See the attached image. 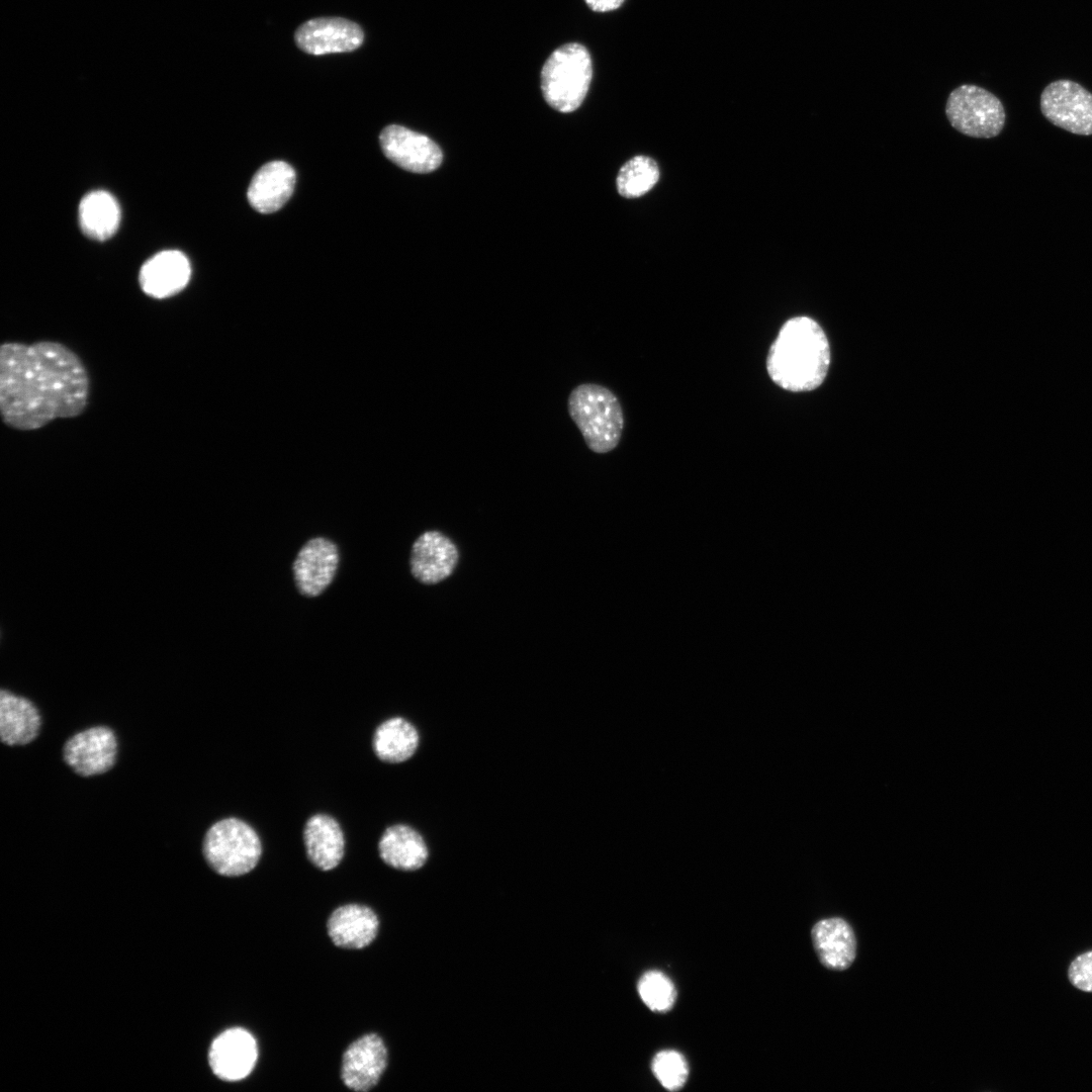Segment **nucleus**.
<instances>
[{
	"mask_svg": "<svg viewBox=\"0 0 1092 1092\" xmlns=\"http://www.w3.org/2000/svg\"><path fill=\"white\" fill-rule=\"evenodd\" d=\"M294 40L301 51L313 56L349 53L362 46L364 32L359 24L343 17H316L297 27Z\"/></svg>",
	"mask_w": 1092,
	"mask_h": 1092,
	"instance_id": "9",
	"label": "nucleus"
},
{
	"mask_svg": "<svg viewBox=\"0 0 1092 1092\" xmlns=\"http://www.w3.org/2000/svg\"><path fill=\"white\" fill-rule=\"evenodd\" d=\"M658 179L659 169L655 161L646 156H636L620 169L617 189L622 196L635 198L647 193Z\"/></svg>",
	"mask_w": 1092,
	"mask_h": 1092,
	"instance_id": "24",
	"label": "nucleus"
},
{
	"mask_svg": "<svg viewBox=\"0 0 1092 1092\" xmlns=\"http://www.w3.org/2000/svg\"><path fill=\"white\" fill-rule=\"evenodd\" d=\"M258 1060L254 1036L243 1028H230L212 1041L208 1062L213 1074L228 1082L240 1081L253 1071Z\"/></svg>",
	"mask_w": 1092,
	"mask_h": 1092,
	"instance_id": "12",
	"label": "nucleus"
},
{
	"mask_svg": "<svg viewBox=\"0 0 1092 1092\" xmlns=\"http://www.w3.org/2000/svg\"><path fill=\"white\" fill-rule=\"evenodd\" d=\"M593 75L587 50L576 42L556 49L541 71V88L546 102L560 112H571L582 103Z\"/></svg>",
	"mask_w": 1092,
	"mask_h": 1092,
	"instance_id": "4",
	"label": "nucleus"
},
{
	"mask_svg": "<svg viewBox=\"0 0 1092 1092\" xmlns=\"http://www.w3.org/2000/svg\"><path fill=\"white\" fill-rule=\"evenodd\" d=\"M78 218L82 232L89 238L104 241L117 230L120 208L108 192L96 190L86 194L79 204Z\"/></svg>",
	"mask_w": 1092,
	"mask_h": 1092,
	"instance_id": "23",
	"label": "nucleus"
},
{
	"mask_svg": "<svg viewBox=\"0 0 1092 1092\" xmlns=\"http://www.w3.org/2000/svg\"><path fill=\"white\" fill-rule=\"evenodd\" d=\"M41 717L28 699L2 690L0 693V738L9 746L32 742L39 734Z\"/></svg>",
	"mask_w": 1092,
	"mask_h": 1092,
	"instance_id": "20",
	"label": "nucleus"
},
{
	"mask_svg": "<svg viewBox=\"0 0 1092 1092\" xmlns=\"http://www.w3.org/2000/svg\"><path fill=\"white\" fill-rule=\"evenodd\" d=\"M117 747V739L111 728L93 726L75 733L65 742L63 758L78 776H99L113 767Z\"/></svg>",
	"mask_w": 1092,
	"mask_h": 1092,
	"instance_id": "8",
	"label": "nucleus"
},
{
	"mask_svg": "<svg viewBox=\"0 0 1092 1092\" xmlns=\"http://www.w3.org/2000/svg\"><path fill=\"white\" fill-rule=\"evenodd\" d=\"M89 387L83 362L62 343L6 342L0 348V414L12 429L32 431L80 416Z\"/></svg>",
	"mask_w": 1092,
	"mask_h": 1092,
	"instance_id": "1",
	"label": "nucleus"
},
{
	"mask_svg": "<svg viewBox=\"0 0 1092 1092\" xmlns=\"http://www.w3.org/2000/svg\"><path fill=\"white\" fill-rule=\"evenodd\" d=\"M337 545L324 537L308 540L298 551L293 564V577L299 593L313 598L332 582L339 565Z\"/></svg>",
	"mask_w": 1092,
	"mask_h": 1092,
	"instance_id": "11",
	"label": "nucleus"
},
{
	"mask_svg": "<svg viewBox=\"0 0 1092 1092\" xmlns=\"http://www.w3.org/2000/svg\"><path fill=\"white\" fill-rule=\"evenodd\" d=\"M384 155L398 167L414 173H429L442 163L440 148L428 136L406 127L386 126L379 136Z\"/></svg>",
	"mask_w": 1092,
	"mask_h": 1092,
	"instance_id": "10",
	"label": "nucleus"
},
{
	"mask_svg": "<svg viewBox=\"0 0 1092 1092\" xmlns=\"http://www.w3.org/2000/svg\"><path fill=\"white\" fill-rule=\"evenodd\" d=\"M303 841L310 862L322 871H331L342 860L345 837L338 821L327 814H315L305 823Z\"/></svg>",
	"mask_w": 1092,
	"mask_h": 1092,
	"instance_id": "19",
	"label": "nucleus"
},
{
	"mask_svg": "<svg viewBox=\"0 0 1092 1092\" xmlns=\"http://www.w3.org/2000/svg\"><path fill=\"white\" fill-rule=\"evenodd\" d=\"M419 740L418 730L411 722L401 717H393L376 728L372 746L380 760L399 763L414 755Z\"/></svg>",
	"mask_w": 1092,
	"mask_h": 1092,
	"instance_id": "22",
	"label": "nucleus"
},
{
	"mask_svg": "<svg viewBox=\"0 0 1092 1092\" xmlns=\"http://www.w3.org/2000/svg\"><path fill=\"white\" fill-rule=\"evenodd\" d=\"M829 365L827 337L819 324L808 316L788 320L770 345L766 357L770 379L792 392H806L819 387Z\"/></svg>",
	"mask_w": 1092,
	"mask_h": 1092,
	"instance_id": "2",
	"label": "nucleus"
},
{
	"mask_svg": "<svg viewBox=\"0 0 1092 1092\" xmlns=\"http://www.w3.org/2000/svg\"><path fill=\"white\" fill-rule=\"evenodd\" d=\"M379 920L374 911L364 905L348 904L337 908L328 919V934L334 944L359 949L376 937Z\"/></svg>",
	"mask_w": 1092,
	"mask_h": 1092,
	"instance_id": "18",
	"label": "nucleus"
},
{
	"mask_svg": "<svg viewBox=\"0 0 1092 1092\" xmlns=\"http://www.w3.org/2000/svg\"><path fill=\"white\" fill-rule=\"evenodd\" d=\"M378 850L387 866L405 872L421 869L429 857L423 836L404 824L387 827L379 839Z\"/></svg>",
	"mask_w": 1092,
	"mask_h": 1092,
	"instance_id": "21",
	"label": "nucleus"
},
{
	"mask_svg": "<svg viewBox=\"0 0 1092 1092\" xmlns=\"http://www.w3.org/2000/svg\"><path fill=\"white\" fill-rule=\"evenodd\" d=\"M202 852L215 873L224 877H239L257 866L262 844L251 825L230 817L216 821L206 830Z\"/></svg>",
	"mask_w": 1092,
	"mask_h": 1092,
	"instance_id": "5",
	"label": "nucleus"
},
{
	"mask_svg": "<svg viewBox=\"0 0 1092 1092\" xmlns=\"http://www.w3.org/2000/svg\"><path fill=\"white\" fill-rule=\"evenodd\" d=\"M946 116L963 134L991 139L1005 123V110L998 97L977 85L965 84L953 89L945 105Z\"/></svg>",
	"mask_w": 1092,
	"mask_h": 1092,
	"instance_id": "6",
	"label": "nucleus"
},
{
	"mask_svg": "<svg viewBox=\"0 0 1092 1092\" xmlns=\"http://www.w3.org/2000/svg\"><path fill=\"white\" fill-rule=\"evenodd\" d=\"M651 1070L658 1082L667 1090L680 1089L687 1082L689 1075L688 1063L685 1057L671 1050L657 1053L651 1063Z\"/></svg>",
	"mask_w": 1092,
	"mask_h": 1092,
	"instance_id": "26",
	"label": "nucleus"
},
{
	"mask_svg": "<svg viewBox=\"0 0 1092 1092\" xmlns=\"http://www.w3.org/2000/svg\"><path fill=\"white\" fill-rule=\"evenodd\" d=\"M820 963L832 971L848 969L856 956V938L850 924L840 917L818 921L811 930Z\"/></svg>",
	"mask_w": 1092,
	"mask_h": 1092,
	"instance_id": "16",
	"label": "nucleus"
},
{
	"mask_svg": "<svg viewBox=\"0 0 1092 1092\" xmlns=\"http://www.w3.org/2000/svg\"><path fill=\"white\" fill-rule=\"evenodd\" d=\"M587 6L597 12L615 10L622 5L624 0H584Z\"/></svg>",
	"mask_w": 1092,
	"mask_h": 1092,
	"instance_id": "28",
	"label": "nucleus"
},
{
	"mask_svg": "<svg viewBox=\"0 0 1092 1092\" xmlns=\"http://www.w3.org/2000/svg\"><path fill=\"white\" fill-rule=\"evenodd\" d=\"M1040 110L1056 126L1079 135L1092 134V93L1074 81L1049 84L1040 95Z\"/></svg>",
	"mask_w": 1092,
	"mask_h": 1092,
	"instance_id": "7",
	"label": "nucleus"
},
{
	"mask_svg": "<svg viewBox=\"0 0 1092 1092\" xmlns=\"http://www.w3.org/2000/svg\"><path fill=\"white\" fill-rule=\"evenodd\" d=\"M637 990L643 1003L655 1012L668 1011L676 998L673 983L659 971L644 973L638 981Z\"/></svg>",
	"mask_w": 1092,
	"mask_h": 1092,
	"instance_id": "25",
	"label": "nucleus"
},
{
	"mask_svg": "<svg viewBox=\"0 0 1092 1092\" xmlns=\"http://www.w3.org/2000/svg\"><path fill=\"white\" fill-rule=\"evenodd\" d=\"M387 1066V1050L377 1034H366L349 1045L343 1055L341 1078L357 1092L372 1089Z\"/></svg>",
	"mask_w": 1092,
	"mask_h": 1092,
	"instance_id": "13",
	"label": "nucleus"
},
{
	"mask_svg": "<svg viewBox=\"0 0 1092 1092\" xmlns=\"http://www.w3.org/2000/svg\"><path fill=\"white\" fill-rule=\"evenodd\" d=\"M296 181L293 168L283 161H272L261 167L248 188L250 205L261 213L281 208L290 198Z\"/></svg>",
	"mask_w": 1092,
	"mask_h": 1092,
	"instance_id": "17",
	"label": "nucleus"
},
{
	"mask_svg": "<svg viewBox=\"0 0 1092 1092\" xmlns=\"http://www.w3.org/2000/svg\"><path fill=\"white\" fill-rule=\"evenodd\" d=\"M458 559V549L451 539L440 532L427 531L413 544L411 570L419 581L434 584L453 572Z\"/></svg>",
	"mask_w": 1092,
	"mask_h": 1092,
	"instance_id": "14",
	"label": "nucleus"
},
{
	"mask_svg": "<svg viewBox=\"0 0 1092 1092\" xmlns=\"http://www.w3.org/2000/svg\"><path fill=\"white\" fill-rule=\"evenodd\" d=\"M1071 983L1085 992H1092V951L1077 957L1069 968Z\"/></svg>",
	"mask_w": 1092,
	"mask_h": 1092,
	"instance_id": "27",
	"label": "nucleus"
},
{
	"mask_svg": "<svg viewBox=\"0 0 1092 1092\" xmlns=\"http://www.w3.org/2000/svg\"><path fill=\"white\" fill-rule=\"evenodd\" d=\"M190 276L187 257L179 251L168 250L156 254L142 266L139 282L147 295L163 299L183 290Z\"/></svg>",
	"mask_w": 1092,
	"mask_h": 1092,
	"instance_id": "15",
	"label": "nucleus"
},
{
	"mask_svg": "<svg viewBox=\"0 0 1092 1092\" xmlns=\"http://www.w3.org/2000/svg\"><path fill=\"white\" fill-rule=\"evenodd\" d=\"M567 410L589 450L605 454L618 446L624 415L612 390L597 383L579 384L568 395Z\"/></svg>",
	"mask_w": 1092,
	"mask_h": 1092,
	"instance_id": "3",
	"label": "nucleus"
}]
</instances>
